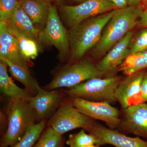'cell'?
<instances>
[{
	"instance_id": "52a82bcc",
	"label": "cell",
	"mask_w": 147,
	"mask_h": 147,
	"mask_svg": "<svg viewBox=\"0 0 147 147\" xmlns=\"http://www.w3.org/2000/svg\"><path fill=\"white\" fill-rule=\"evenodd\" d=\"M39 42L55 46L61 61L68 57L70 54L68 32L62 23L56 7L51 3L46 26L40 32Z\"/></svg>"
},
{
	"instance_id": "484cf974",
	"label": "cell",
	"mask_w": 147,
	"mask_h": 147,
	"mask_svg": "<svg viewBox=\"0 0 147 147\" xmlns=\"http://www.w3.org/2000/svg\"><path fill=\"white\" fill-rule=\"evenodd\" d=\"M18 0H0V21L5 22L15 10Z\"/></svg>"
},
{
	"instance_id": "d6986e66",
	"label": "cell",
	"mask_w": 147,
	"mask_h": 147,
	"mask_svg": "<svg viewBox=\"0 0 147 147\" xmlns=\"http://www.w3.org/2000/svg\"><path fill=\"white\" fill-rule=\"evenodd\" d=\"M0 60L7 63L9 71L14 79L23 84L25 88L34 95L36 94L40 86L36 79L32 75L30 67L7 59H0Z\"/></svg>"
},
{
	"instance_id": "f1b7e54d",
	"label": "cell",
	"mask_w": 147,
	"mask_h": 147,
	"mask_svg": "<svg viewBox=\"0 0 147 147\" xmlns=\"http://www.w3.org/2000/svg\"><path fill=\"white\" fill-rule=\"evenodd\" d=\"M117 9L125 8L129 5L128 0H108Z\"/></svg>"
},
{
	"instance_id": "7a4b0ae2",
	"label": "cell",
	"mask_w": 147,
	"mask_h": 147,
	"mask_svg": "<svg viewBox=\"0 0 147 147\" xmlns=\"http://www.w3.org/2000/svg\"><path fill=\"white\" fill-rule=\"evenodd\" d=\"M143 10L141 5L115 9L103 29L99 41L91 50L92 57H100L107 54L129 32L136 27Z\"/></svg>"
},
{
	"instance_id": "8fae6325",
	"label": "cell",
	"mask_w": 147,
	"mask_h": 147,
	"mask_svg": "<svg viewBox=\"0 0 147 147\" xmlns=\"http://www.w3.org/2000/svg\"><path fill=\"white\" fill-rule=\"evenodd\" d=\"M67 96L64 90L47 91L39 86L36 94L29 98L28 100L39 120L47 121L57 112Z\"/></svg>"
},
{
	"instance_id": "cb8c5ba5",
	"label": "cell",
	"mask_w": 147,
	"mask_h": 147,
	"mask_svg": "<svg viewBox=\"0 0 147 147\" xmlns=\"http://www.w3.org/2000/svg\"><path fill=\"white\" fill-rule=\"evenodd\" d=\"M65 143L69 147H81L92 144L99 146L98 141L96 137L86 133L83 129L77 133L70 134Z\"/></svg>"
},
{
	"instance_id": "ffe728a7",
	"label": "cell",
	"mask_w": 147,
	"mask_h": 147,
	"mask_svg": "<svg viewBox=\"0 0 147 147\" xmlns=\"http://www.w3.org/2000/svg\"><path fill=\"white\" fill-rule=\"evenodd\" d=\"M6 24L9 31L17 40L24 56L31 60L35 59L39 53V42L33 38L23 34L12 26L6 23Z\"/></svg>"
},
{
	"instance_id": "277c9868",
	"label": "cell",
	"mask_w": 147,
	"mask_h": 147,
	"mask_svg": "<svg viewBox=\"0 0 147 147\" xmlns=\"http://www.w3.org/2000/svg\"><path fill=\"white\" fill-rule=\"evenodd\" d=\"M121 80V76H110L103 79L95 77L64 90L68 97L114 104L117 102L115 92Z\"/></svg>"
},
{
	"instance_id": "1f68e13d",
	"label": "cell",
	"mask_w": 147,
	"mask_h": 147,
	"mask_svg": "<svg viewBox=\"0 0 147 147\" xmlns=\"http://www.w3.org/2000/svg\"><path fill=\"white\" fill-rule=\"evenodd\" d=\"M100 146L96 144H92L87 145V146H84L81 147H100Z\"/></svg>"
},
{
	"instance_id": "2e32d148",
	"label": "cell",
	"mask_w": 147,
	"mask_h": 147,
	"mask_svg": "<svg viewBox=\"0 0 147 147\" xmlns=\"http://www.w3.org/2000/svg\"><path fill=\"white\" fill-rule=\"evenodd\" d=\"M51 0H19L18 2L37 28L42 31L47 23Z\"/></svg>"
},
{
	"instance_id": "7402d4cb",
	"label": "cell",
	"mask_w": 147,
	"mask_h": 147,
	"mask_svg": "<svg viewBox=\"0 0 147 147\" xmlns=\"http://www.w3.org/2000/svg\"><path fill=\"white\" fill-rule=\"evenodd\" d=\"M65 142L63 136L46 126L33 147H65Z\"/></svg>"
},
{
	"instance_id": "f546056e",
	"label": "cell",
	"mask_w": 147,
	"mask_h": 147,
	"mask_svg": "<svg viewBox=\"0 0 147 147\" xmlns=\"http://www.w3.org/2000/svg\"><path fill=\"white\" fill-rule=\"evenodd\" d=\"M129 6H134L141 5L144 0H128Z\"/></svg>"
},
{
	"instance_id": "9a60e30c",
	"label": "cell",
	"mask_w": 147,
	"mask_h": 147,
	"mask_svg": "<svg viewBox=\"0 0 147 147\" xmlns=\"http://www.w3.org/2000/svg\"><path fill=\"white\" fill-rule=\"evenodd\" d=\"M0 59H6L29 67L34 66L21 52L18 42L11 34L5 22H0Z\"/></svg>"
},
{
	"instance_id": "4dcf8cb0",
	"label": "cell",
	"mask_w": 147,
	"mask_h": 147,
	"mask_svg": "<svg viewBox=\"0 0 147 147\" xmlns=\"http://www.w3.org/2000/svg\"><path fill=\"white\" fill-rule=\"evenodd\" d=\"M54 2L56 3L57 5L59 6L61 5H63L64 2L65 0H53Z\"/></svg>"
},
{
	"instance_id": "d6a6232c",
	"label": "cell",
	"mask_w": 147,
	"mask_h": 147,
	"mask_svg": "<svg viewBox=\"0 0 147 147\" xmlns=\"http://www.w3.org/2000/svg\"><path fill=\"white\" fill-rule=\"evenodd\" d=\"M76 2H84L86 1H87V0H74Z\"/></svg>"
},
{
	"instance_id": "e0dca14e",
	"label": "cell",
	"mask_w": 147,
	"mask_h": 147,
	"mask_svg": "<svg viewBox=\"0 0 147 147\" xmlns=\"http://www.w3.org/2000/svg\"><path fill=\"white\" fill-rule=\"evenodd\" d=\"M5 22L23 34L39 42L40 34L41 31L35 27L31 18L18 2L13 13Z\"/></svg>"
},
{
	"instance_id": "3957f363",
	"label": "cell",
	"mask_w": 147,
	"mask_h": 147,
	"mask_svg": "<svg viewBox=\"0 0 147 147\" xmlns=\"http://www.w3.org/2000/svg\"><path fill=\"white\" fill-rule=\"evenodd\" d=\"M115 10L92 17L70 28L68 32L70 46L68 63L82 59L86 53L96 45Z\"/></svg>"
},
{
	"instance_id": "5bb4252c",
	"label": "cell",
	"mask_w": 147,
	"mask_h": 147,
	"mask_svg": "<svg viewBox=\"0 0 147 147\" xmlns=\"http://www.w3.org/2000/svg\"><path fill=\"white\" fill-rule=\"evenodd\" d=\"M132 36L133 32H129L96 65L98 70L103 75L118 69L119 67L128 57L129 46Z\"/></svg>"
},
{
	"instance_id": "7c38bea8",
	"label": "cell",
	"mask_w": 147,
	"mask_h": 147,
	"mask_svg": "<svg viewBox=\"0 0 147 147\" xmlns=\"http://www.w3.org/2000/svg\"><path fill=\"white\" fill-rule=\"evenodd\" d=\"M98 139L101 146L110 144L115 147H147V140L128 137L117 130L105 127L95 121L86 131Z\"/></svg>"
},
{
	"instance_id": "4fadbf2b",
	"label": "cell",
	"mask_w": 147,
	"mask_h": 147,
	"mask_svg": "<svg viewBox=\"0 0 147 147\" xmlns=\"http://www.w3.org/2000/svg\"><path fill=\"white\" fill-rule=\"evenodd\" d=\"M145 73L144 70H142L121 80L116 88L115 96L122 109L141 104L140 90Z\"/></svg>"
},
{
	"instance_id": "44dd1931",
	"label": "cell",
	"mask_w": 147,
	"mask_h": 147,
	"mask_svg": "<svg viewBox=\"0 0 147 147\" xmlns=\"http://www.w3.org/2000/svg\"><path fill=\"white\" fill-rule=\"evenodd\" d=\"M146 68H147V50L129 55L119 67L118 70L129 76Z\"/></svg>"
},
{
	"instance_id": "d4e9b609",
	"label": "cell",
	"mask_w": 147,
	"mask_h": 147,
	"mask_svg": "<svg viewBox=\"0 0 147 147\" xmlns=\"http://www.w3.org/2000/svg\"><path fill=\"white\" fill-rule=\"evenodd\" d=\"M147 50V28L140 31L134 37L132 36L129 46V55Z\"/></svg>"
},
{
	"instance_id": "9c48e42d",
	"label": "cell",
	"mask_w": 147,
	"mask_h": 147,
	"mask_svg": "<svg viewBox=\"0 0 147 147\" xmlns=\"http://www.w3.org/2000/svg\"><path fill=\"white\" fill-rule=\"evenodd\" d=\"M74 106L91 118L105 122L112 129L117 128L120 123V112L105 102L89 101L79 98L69 97Z\"/></svg>"
},
{
	"instance_id": "836d02e7",
	"label": "cell",
	"mask_w": 147,
	"mask_h": 147,
	"mask_svg": "<svg viewBox=\"0 0 147 147\" xmlns=\"http://www.w3.org/2000/svg\"><path fill=\"white\" fill-rule=\"evenodd\" d=\"M145 1H146V2H147V0H145Z\"/></svg>"
},
{
	"instance_id": "ba28073f",
	"label": "cell",
	"mask_w": 147,
	"mask_h": 147,
	"mask_svg": "<svg viewBox=\"0 0 147 147\" xmlns=\"http://www.w3.org/2000/svg\"><path fill=\"white\" fill-rule=\"evenodd\" d=\"M117 9L108 0H87L78 5L59 6L65 24L69 28L89 18Z\"/></svg>"
},
{
	"instance_id": "ac0fdd59",
	"label": "cell",
	"mask_w": 147,
	"mask_h": 147,
	"mask_svg": "<svg viewBox=\"0 0 147 147\" xmlns=\"http://www.w3.org/2000/svg\"><path fill=\"white\" fill-rule=\"evenodd\" d=\"M8 66L0 60V91L5 98H29L34 96L26 88H21L11 79L7 73Z\"/></svg>"
},
{
	"instance_id": "83f0119b",
	"label": "cell",
	"mask_w": 147,
	"mask_h": 147,
	"mask_svg": "<svg viewBox=\"0 0 147 147\" xmlns=\"http://www.w3.org/2000/svg\"><path fill=\"white\" fill-rule=\"evenodd\" d=\"M135 28H147V7L142 11Z\"/></svg>"
},
{
	"instance_id": "8992f818",
	"label": "cell",
	"mask_w": 147,
	"mask_h": 147,
	"mask_svg": "<svg viewBox=\"0 0 147 147\" xmlns=\"http://www.w3.org/2000/svg\"><path fill=\"white\" fill-rule=\"evenodd\" d=\"M95 122L74 106L67 96L57 112L47 121V126L50 127L60 135L75 129H83L86 131Z\"/></svg>"
},
{
	"instance_id": "e575fe53",
	"label": "cell",
	"mask_w": 147,
	"mask_h": 147,
	"mask_svg": "<svg viewBox=\"0 0 147 147\" xmlns=\"http://www.w3.org/2000/svg\"><path fill=\"white\" fill-rule=\"evenodd\" d=\"M18 1H19V0H18Z\"/></svg>"
},
{
	"instance_id": "30bf717a",
	"label": "cell",
	"mask_w": 147,
	"mask_h": 147,
	"mask_svg": "<svg viewBox=\"0 0 147 147\" xmlns=\"http://www.w3.org/2000/svg\"><path fill=\"white\" fill-rule=\"evenodd\" d=\"M118 131L133 134L147 140V102L131 105L123 109Z\"/></svg>"
},
{
	"instance_id": "5b68a950",
	"label": "cell",
	"mask_w": 147,
	"mask_h": 147,
	"mask_svg": "<svg viewBox=\"0 0 147 147\" xmlns=\"http://www.w3.org/2000/svg\"><path fill=\"white\" fill-rule=\"evenodd\" d=\"M103 75L91 60L82 59L73 63H68L58 69L51 82L42 88L47 91L69 88L86 80L101 77Z\"/></svg>"
},
{
	"instance_id": "603a6c76",
	"label": "cell",
	"mask_w": 147,
	"mask_h": 147,
	"mask_svg": "<svg viewBox=\"0 0 147 147\" xmlns=\"http://www.w3.org/2000/svg\"><path fill=\"white\" fill-rule=\"evenodd\" d=\"M47 120L40 121L29 129L20 140L9 147H33L47 125Z\"/></svg>"
},
{
	"instance_id": "4316f807",
	"label": "cell",
	"mask_w": 147,
	"mask_h": 147,
	"mask_svg": "<svg viewBox=\"0 0 147 147\" xmlns=\"http://www.w3.org/2000/svg\"><path fill=\"white\" fill-rule=\"evenodd\" d=\"M141 103L147 102V72L145 71L144 76L141 84L140 90Z\"/></svg>"
},
{
	"instance_id": "6da1fadb",
	"label": "cell",
	"mask_w": 147,
	"mask_h": 147,
	"mask_svg": "<svg viewBox=\"0 0 147 147\" xmlns=\"http://www.w3.org/2000/svg\"><path fill=\"white\" fill-rule=\"evenodd\" d=\"M1 118L5 123L1 131L0 147H9L18 142L26 132L40 121L28 98H6Z\"/></svg>"
}]
</instances>
